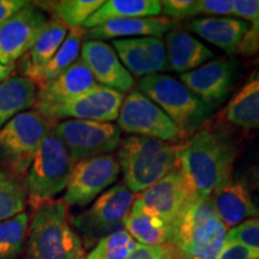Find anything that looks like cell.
Wrapping results in <instances>:
<instances>
[{
  "label": "cell",
  "mask_w": 259,
  "mask_h": 259,
  "mask_svg": "<svg viewBox=\"0 0 259 259\" xmlns=\"http://www.w3.org/2000/svg\"><path fill=\"white\" fill-rule=\"evenodd\" d=\"M235 156L233 141L218 130L202 128L177 145L178 168L200 199L231 180Z\"/></svg>",
  "instance_id": "6da1fadb"
},
{
  "label": "cell",
  "mask_w": 259,
  "mask_h": 259,
  "mask_svg": "<svg viewBox=\"0 0 259 259\" xmlns=\"http://www.w3.org/2000/svg\"><path fill=\"white\" fill-rule=\"evenodd\" d=\"M228 229L213 212L209 199L196 198L169 226L168 245L180 259H219Z\"/></svg>",
  "instance_id": "7a4b0ae2"
},
{
  "label": "cell",
  "mask_w": 259,
  "mask_h": 259,
  "mask_svg": "<svg viewBox=\"0 0 259 259\" xmlns=\"http://www.w3.org/2000/svg\"><path fill=\"white\" fill-rule=\"evenodd\" d=\"M63 199L35 206L28 229V254L31 259H85L83 241L71 227Z\"/></svg>",
  "instance_id": "3957f363"
},
{
  "label": "cell",
  "mask_w": 259,
  "mask_h": 259,
  "mask_svg": "<svg viewBox=\"0 0 259 259\" xmlns=\"http://www.w3.org/2000/svg\"><path fill=\"white\" fill-rule=\"evenodd\" d=\"M118 163L132 193L143 192L178 166L177 145L131 136L120 142Z\"/></svg>",
  "instance_id": "277c9868"
},
{
  "label": "cell",
  "mask_w": 259,
  "mask_h": 259,
  "mask_svg": "<svg viewBox=\"0 0 259 259\" xmlns=\"http://www.w3.org/2000/svg\"><path fill=\"white\" fill-rule=\"evenodd\" d=\"M138 89L166 113L183 137L193 135L211 114L212 109L185 84L167 74L153 73L143 77Z\"/></svg>",
  "instance_id": "5b68a950"
},
{
  "label": "cell",
  "mask_w": 259,
  "mask_h": 259,
  "mask_svg": "<svg viewBox=\"0 0 259 259\" xmlns=\"http://www.w3.org/2000/svg\"><path fill=\"white\" fill-rule=\"evenodd\" d=\"M72 169L69 150L51 125L25 178L24 186L31 205L35 208L41 203L54 200L66 190Z\"/></svg>",
  "instance_id": "8992f818"
},
{
  "label": "cell",
  "mask_w": 259,
  "mask_h": 259,
  "mask_svg": "<svg viewBox=\"0 0 259 259\" xmlns=\"http://www.w3.org/2000/svg\"><path fill=\"white\" fill-rule=\"evenodd\" d=\"M51 125L35 109L12 118L0 128V166L17 178L27 174Z\"/></svg>",
  "instance_id": "52a82bcc"
},
{
  "label": "cell",
  "mask_w": 259,
  "mask_h": 259,
  "mask_svg": "<svg viewBox=\"0 0 259 259\" xmlns=\"http://www.w3.org/2000/svg\"><path fill=\"white\" fill-rule=\"evenodd\" d=\"M136 199L125 184L111 187L88 210L73 219V226L85 247L95 246L105 236L124 229L125 220Z\"/></svg>",
  "instance_id": "ba28073f"
},
{
  "label": "cell",
  "mask_w": 259,
  "mask_h": 259,
  "mask_svg": "<svg viewBox=\"0 0 259 259\" xmlns=\"http://www.w3.org/2000/svg\"><path fill=\"white\" fill-rule=\"evenodd\" d=\"M69 150L73 166L80 161L112 155L121 142V131L112 122L67 119L53 124Z\"/></svg>",
  "instance_id": "9c48e42d"
},
{
  "label": "cell",
  "mask_w": 259,
  "mask_h": 259,
  "mask_svg": "<svg viewBox=\"0 0 259 259\" xmlns=\"http://www.w3.org/2000/svg\"><path fill=\"white\" fill-rule=\"evenodd\" d=\"M120 131L139 137L174 143L183 139L180 130L157 105L141 92H131L125 97L118 115Z\"/></svg>",
  "instance_id": "30bf717a"
},
{
  "label": "cell",
  "mask_w": 259,
  "mask_h": 259,
  "mask_svg": "<svg viewBox=\"0 0 259 259\" xmlns=\"http://www.w3.org/2000/svg\"><path fill=\"white\" fill-rule=\"evenodd\" d=\"M124 99V93L97 83L95 87L76 99L42 111L40 114L52 125L67 119L111 122L118 119Z\"/></svg>",
  "instance_id": "8fae6325"
},
{
  "label": "cell",
  "mask_w": 259,
  "mask_h": 259,
  "mask_svg": "<svg viewBox=\"0 0 259 259\" xmlns=\"http://www.w3.org/2000/svg\"><path fill=\"white\" fill-rule=\"evenodd\" d=\"M120 166L113 155H103L78 162L65 190L63 202L69 205L85 206L118 179Z\"/></svg>",
  "instance_id": "7c38bea8"
},
{
  "label": "cell",
  "mask_w": 259,
  "mask_h": 259,
  "mask_svg": "<svg viewBox=\"0 0 259 259\" xmlns=\"http://www.w3.org/2000/svg\"><path fill=\"white\" fill-rule=\"evenodd\" d=\"M48 18L38 6L28 3L0 25V64L14 65L30 51Z\"/></svg>",
  "instance_id": "4fadbf2b"
},
{
  "label": "cell",
  "mask_w": 259,
  "mask_h": 259,
  "mask_svg": "<svg viewBox=\"0 0 259 259\" xmlns=\"http://www.w3.org/2000/svg\"><path fill=\"white\" fill-rule=\"evenodd\" d=\"M236 64L231 59H216L181 73L180 80L197 97L209 106L218 107L228 97L234 80Z\"/></svg>",
  "instance_id": "5bb4252c"
},
{
  "label": "cell",
  "mask_w": 259,
  "mask_h": 259,
  "mask_svg": "<svg viewBox=\"0 0 259 259\" xmlns=\"http://www.w3.org/2000/svg\"><path fill=\"white\" fill-rule=\"evenodd\" d=\"M137 198L170 226L186 204L197 197L177 166Z\"/></svg>",
  "instance_id": "9a60e30c"
},
{
  "label": "cell",
  "mask_w": 259,
  "mask_h": 259,
  "mask_svg": "<svg viewBox=\"0 0 259 259\" xmlns=\"http://www.w3.org/2000/svg\"><path fill=\"white\" fill-rule=\"evenodd\" d=\"M80 60L92 72L96 83L120 93L134 88V76L121 64L111 45L103 41L85 40L80 50Z\"/></svg>",
  "instance_id": "2e32d148"
},
{
  "label": "cell",
  "mask_w": 259,
  "mask_h": 259,
  "mask_svg": "<svg viewBox=\"0 0 259 259\" xmlns=\"http://www.w3.org/2000/svg\"><path fill=\"white\" fill-rule=\"evenodd\" d=\"M96 84L88 67L78 59L57 78L38 87L34 109L40 113L52 107L64 105L87 93Z\"/></svg>",
  "instance_id": "e0dca14e"
},
{
  "label": "cell",
  "mask_w": 259,
  "mask_h": 259,
  "mask_svg": "<svg viewBox=\"0 0 259 259\" xmlns=\"http://www.w3.org/2000/svg\"><path fill=\"white\" fill-rule=\"evenodd\" d=\"M209 200L213 212L228 231L259 213L247 187L239 181L229 180L216 190Z\"/></svg>",
  "instance_id": "ac0fdd59"
},
{
  "label": "cell",
  "mask_w": 259,
  "mask_h": 259,
  "mask_svg": "<svg viewBox=\"0 0 259 259\" xmlns=\"http://www.w3.org/2000/svg\"><path fill=\"white\" fill-rule=\"evenodd\" d=\"M174 28V21L168 17H142L112 19L95 28L84 30L87 40L103 41L124 36L158 37Z\"/></svg>",
  "instance_id": "d6986e66"
},
{
  "label": "cell",
  "mask_w": 259,
  "mask_h": 259,
  "mask_svg": "<svg viewBox=\"0 0 259 259\" xmlns=\"http://www.w3.org/2000/svg\"><path fill=\"white\" fill-rule=\"evenodd\" d=\"M187 28L228 54L236 53L250 23L236 18L203 17L189 22Z\"/></svg>",
  "instance_id": "ffe728a7"
},
{
  "label": "cell",
  "mask_w": 259,
  "mask_h": 259,
  "mask_svg": "<svg viewBox=\"0 0 259 259\" xmlns=\"http://www.w3.org/2000/svg\"><path fill=\"white\" fill-rule=\"evenodd\" d=\"M167 63L170 70L177 72H190L198 69L213 53L202 42L185 31L170 30L166 35Z\"/></svg>",
  "instance_id": "44dd1931"
},
{
  "label": "cell",
  "mask_w": 259,
  "mask_h": 259,
  "mask_svg": "<svg viewBox=\"0 0 259 259\" xmlns=\"http://www.w3.org/2000/svg\"><path fill=\"white\" fill-rule=\"evenodd\" d=\"M124 229L142 245L167 246L169 240V225L138 198L132 204Z\"/></svg>",
  "instance_id": "7402d4cb"
},
{
  "label": "cell",
  "mask_w": 259,
  "mask_h": 259,
  "mask_svg": "<svg viewBox=\"0 0 259 259\" xmlns=\"http://www.w3.org/2000/svg\"><path fill=\"white\" fill-rule=\"evenodd\" d=\"M229 124L246 131H259V69L235 94L223 111Z\"/></svg>",
  "instance_id": "603a6c76"
},
{
  "label": "cell",
  "mask_w": 259,
  "mask_h": 259,
  "mask_svg": "<svg viewBox=\"0 0 259 259\" xmlns=\"http://www.w3.org/2000/svg\"><path fill=\"white\" fill-rule=\"evenodd\" d=\"M37 87L23 76H11L0 83V128L36 103Z\"/></svg>",
  "instance_id": "cb8c5ba5"
},
{
  "label": "cell",
  "mask_w": 259,
  "mask_h": 259,
  "mask_svg": "<svg viewBox=\"0 0 259 259\" xmlns=\"http://www.w3.org/2000/svg\"><path fill=\"white\" fill-rule=\"evenodd\" d=\"M83 37L84 30L82 28L70 29L66 38L53 58L50 61H47L44 66L30 71L23 77H27L31 82H34L37 88L42 84L57 78L58 76H60L64 71H66L78 60L80 50H82Z\"/></svg>",
  "instance_id": "d4e9b609"
},
{
  "label": "cell",
  "mask_w": 259,
  "mask_h": 259,
  "mask_svg": "<svg viewBox=\"0 0 259 259\" xmlns=\"http://www.w3.org/2000/svg\"><path fill=\"white\" fill-rule=\"evenodd\" d=\"M161 12L158 0H108L87 19L82 29L88 30L112 19L157 17Z\"/></svg>",
  "instance_id": "484cf974"
},
{
  "label": "cell",
  "mask_w": 259,
  "mask_h": 259,
  "mask_svg": "<svg viewBox=\"0 0 259 259\" xmlns=\"http://www.w3.org/2000/svg\"><path fill=\"white\" fill-rule=\"evenodd\" d=\"M66 25L56 19H51L45 25L30 51L25 54L22 61V73L27 74L32 70L44 66L57 53L67 36Z\"/></svg>",
  "instance_id": "4316f807"
},
{
  "label": "cell",
  "mask_w": 259,
  "mask_h": 259,
  "mask_svg": "<svg viewBox=\"0 0 259 259\" xmlns=\"http://www.w3.org/2000/svg\"><path fill=\"white\" fill-rule=\"evenodd\" d=\"M102 4V0H59L47 3V10L53 19L66 25L67 29H74L82 28Z\"/></svg>",
  "instance_id": "83f0119b"
},
{
  "label": "cell",
  "mask_w": 259,
  "mask_h": 259,
  "mask_svg": "<svg viewBox=\"0 0 259 259\" xmlns=\"http://www.w3.org/2000/svg\"><path fill=\"white\" fill-rule=\"evenodd\" d=\"M29 219L27 212L0 222V259H17L28 240Z\"/></svg>",
  "instance_id": "f1b7e54d"
},
{
  "label": "cell",
  "mask_w": 259,
  "mask_h": 259,
  "mask_svg": "<svg viewBox=\"0 0 259 259\" xmlns=\"http://www.w3.org/2000/svg\"><path fill=\"white\" fill-rule=\"evenodd\" d=\"M112 47L130 73L132 72L136 77L141 78L154 73L142 37L118 38L112 42Z\"/></svg>",
  "instance_id": "f546056e"
},
{
  "label": "cell",
  "mask_w": 259,
  "mask_h": 259,
  "mask_svg": "<svg viewBox=\"0 0 259 259\" xmlns=\"http://www.w3.org/2000/svg\"><path fill=\"white\" fill-rule=\"evenodd\" d=\"M27 190L17 177L0 168V222L24 212Z\"/></svg>",
  "instance_id": "4dcf8cb0"
},
{
  "label": "cell",
  "mask_w": 259,
  "mask_h": 259,
  "mask_svg": "<svg viewBox=\"0 0 259 259\" xmlns=\"http://www.w3.org/2000/svg\"><path fill=\"white\" fill-rule=\"evenodd\" d=\"M234 16L250 22V29L239 44L236 53L252 57L259 52V0H233Z\"/></svg>",
  "instance_id": "1f68e13d"
},
{
  "label": "cell",
  "mask_w": 259,
  "mask_h": 259,
  "mask_svg": "<svg viewBox=\"0 0 259 259\" xmlns=\"http://www.w3.org/2000/svg\"><path fill=\"white\" fill-rule=\"evenodd\" d=\"M136 246L135 239L122 229L97 241L85 259H125Z\"/></svg>",
  "instance_id": "d6a6232c"
},
{
  "label": "cell",
  "mask_w": 259,
  "mask_h": 259,
  "mask_svg": "<svg viewBox=\"0 0 259 259\" xmlns=\"http://www.w3.org/2000/svg\"><path fill=\"white\" fill-rule=\"evenodd\" d=\"M226 241L239 242L259 254V219L246 220L239 226L229 229Z\"/></svg>",
  "instance_id": "836d02e7"
},
{
  "label": "cell",
  "mask_w": 259,
  "mask_h": 259,
  "mask_svg": "<svg viewBox=\"0 0 259 259\" xmlns=\"http://www.w3.org/2000/svg\"><path fill=\"white\" fill-rule=\"evenodd\" d=\"M161 10L166 17L179 19L199 15L198 0H164L161 2Z\"/></svg>",
  "instance_id": "e575fe53"
},
{
  "label": "cell",
  "mask_w": 259,
  "mask_h": 259,
  "mask_svg": "<svg viewBox=\"0 0 259 259\" xmlns=\"http://www.w3.org/2000/svg\"><path fill=\"white\" fill-rule=\"evenodd\" d=\"M173 250L169 246H149L137 244L125 259H164Z\"/></svg>",
  "instance_id": "d590c367"
},
{
  "label": "cell",
  "mask_w": 259,
  "mask_h": 259,
  "mask_svg": "<svg viewBox=\"0 0 259 259\" xmlns=\"http://www.w3.org/2000/svg\"><path fill=\"white\" fill-rule=\"evenodd\" d=\"M199 15H234L233 0H198Z\"/></svg>",
  "instance_id": "8d00e7d4"
},
{
  "label": "cell",
  "mask_w": 259,
  "mask_h": 259,
  "mask_svg": "<svg viewBox=\"0 0 259 259\" xmlns=\"http://www.w3.org/2000/svg\"><path fill=\"white\" fill-rule=\"evenodd\" d=\"M28 3L25 0H0V25L21 11Z\"/></svg>",
  "instance_id": "74e56055"
},
{
  "label": "cell",
  "mask_w": 259,
  "mask_h": 259,
  "mask_svg": "<svg viewBox=\"0 0 259 259\" xmlns=\"http://www.w3.org/2000/svg\"><path fill=\"white\" fill-rule=\"evenodd\" d=\"M15 67H16V64H14V65L0 64V83H3L5 79H8L9 77H11Z\"/></svg>",
  "instance_id": "f35d334b"
},
{
  "label": "cell",
  "mask_w": 259,
  "mask_h": 259,
  "mask_svg": "<svg viewBox=\"0 0 259 259\" xmlns=\"http://www.w3.org/2000/svg\"><path fill=\"white\" fill-rule=\"evenodd\" d=\"M164 259H180V258H179V255H178V254L176 253V252L173 251L169 255H168V257H166Z\"/></svg>",
  "instance_id": "ab89813d"
},
{
  "label": "cell",
  "mask_w": 259,
  "mask_h": 259,
  "mask_svg": "<svg viewBox=\"0 0 259 259\" xmlns=\"http://www.w3.org/2000/svg\"><path fill=\"white\" fill-rule=\"evenodd\" d=\"M23 259H31V258H29V257H27V258H23Z\"/></svg>",
  "instance_id": "60d3db41"
},
{
  "label": "cell",
  "mask_w": 259,
  "mask_h": 259,
  "mask_svg": "<svg viewBox=\"0 0 259 259\" xmlns=\"http://www.w3.org/2000/svg\"><path fill=\"white\" fill-rule=\"evenodd\" d=\"M258 61H259V59H258Z\"/></svg>",
  "instance_id": "b9f144b4"
}]
</instances>
